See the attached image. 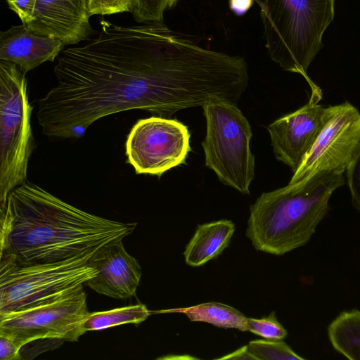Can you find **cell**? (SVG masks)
I'll return each mask as SVG.
<instances>
[{"mask_svg": "<svg viewBox=\"0 0 360 360\" xmlns=\"http://www.w3.org/2000/svg\"><path fill=\"white\" fill-rule=\"evenodd\" d=\"M217 359L255 360V357L248 351L247 345H245L238 349L237 350L231 354H226L224 356L219 357Z\"/></svg>", "mask_w": 360, "mask_h": 360, "instance_id": "obj_27", "label": "cell"}, {"mask_svg": "<svg viewBox=\"0 0 360 360\" xmlns=\"http://www.w3.org/2000/svg\"><path fill=\"white\" fill-rule=\"evenodd\" d=\"M94 252L43 264L0 261V314L33 307L86 283L98 273L87 264Z\"/></svg>", "mask_w": 360, "mask_h": 360, "instance_id": "obj_7", "label": "cell"}, {"mask_svg": "<svg viewBox=\"0 0 360 360\" xmlns=\"http://www.w3.org/2000/svg\"><path fill=\"white\" fill-rule=\"evenodd\" d=\"M190 137L188 127L176 120L159 116L139 120L126 141L127 162L137 174L160 177L185 163L191 151Z\"/></svg>", "mask_w": 360, "mask_h": 360, "instance_id": "obj_9", "label": "cell"}, {"mask_svg": "<svg viewBox=\"0 0 360 360\" xmlns=\"http://www.w3.org/2000/svg\"><path fill=\"white\" fill-rule=\"evenodd\" d=\"M90 16L131 12L133 0H87Z\"/></svg>", "mask_w": 360, "mask_h": 360, "instance_id": "obj_22", "label": "cell"}, {"mask_svg": "<svg viewBox=\"0 0 360 360\" xmlns=\"http://www.w3.org/2000/svg\"><path fill=\"white\" fill-rule=\"evenodd\" d=\"M90 17L87 0H37L32 20L24 25L35 34L75 45L91 35Z\"/></svg>", "mask_w": 360, "mask_h": 360, "instance_id": "obj_13", "label": "cell"}, {"mask_svg": "<svg viewBox=\"0 0 360 360\" xmlns=\"http://www.w3.org/2000/svg\"><path fill=\"white\" fill-rule=\"evenodd\" d=\"M100 24L96 37L57 58V84L38 101L43 134L78 139L112 114L143 110L169 117L218 98L220 70L211 49L162 22Z\"/></svg>", "mask_w": 360, "mask_h": 360, "instance_id": "obj_1", "label": "cell"}, {"mask_svg": "<svg viewBox=\"0 0 360 360\" xmlns=\"http://www.w3.org/2000/svg\"><path fill=\"white\" fill-rule=\"evenodd\" d=\"M325 123L311 149L293 173L295 184L323 172H346L360 143V112L349 101L328 106Z\"/></svg>", "mask_w": 360, "mask_h": 360, "instance_id": "obj_10", "label": "cell"}, {"mask_svg": "<svg viewBox=\"0 0 360 360\" xmlns=\"http://www.w3.org/2000/svg\"><path fill=\"white\" fill-rule=\"evenodd\" d=\"M247 329L255 335L266 340H282L288 332L283 325L278 321L275 311L262 319L248 318Z\"/></svg>", "mask_w": 360, "mask_h": 360, "instance_id": "obj_21", "label": "cell"}, {"mask_svg": "<svg viewBox=\"0 0 360 360\" xmlns=\"http://www.w3.org/2000/svg\"><path fill=\"white\" fill-rule=\"evenodd\" d=\"M247 347L255 360L305 359L281 340H255L249 342Z\"/></svg>", "mask_w": 360, "mask_h": 360, "instance_id": "obj_19", "label": "cell"}, {"mask_svg": "<svg viewBox=\"0 0 360 360\" xmlns=\"http://www.w3.org/2000/svg\"><path fill=\"white\" fill-rule=\"evenodd\" d=\"M234 231L235 225L229 219L198 225L185 248L186 263L200 266L218 257L229 246Z\"/></svg>", "mask_w": 360, "mask_h": 360, "instance_id": "obj_15", "label": "cell"}, {"mask_svg": "<svg viewBox=\"0 0 360 360\" xmlns=\"http://www.w3.org/2000/svg\"><path fill=\"white\" fill-rule=\"evenodd\" d=\"M259 6L270 58L283 70L303 76L311 96L321 98V91L307 76V70L333 20L334 0H261Z\"/></svg>", "mask_w": 360, "mask_h": 360, "instance_id": "obj_4", "label": "cell"}, {"mask_svg": "<svg viewBox=\"0 0 360 360\" xmlns=\"http://www.w3.org/2000/svg\"><path fill=\"white\" fill-rule=\"evenodd\" d=\"M255 0H229L231 11L237 15H244L252 6Z\"/></svg>", "mask_w": 360, "mask_h": 360, "instance_id": "obj_26", "label": "cell"}, {"mask_svg": "<svg viewBox=\"0 0 360 360\" xmlns=\"http://www.w3.org/2000/svg\"><path fill=\"white\" fill-rule=\"evenodd\" d=\"M59 39L35 34L23 24L0 34V60L15 63L26 73L42 63L53 62L63 50Z\"/></svg>", "mask_w": 360, "mask_h": 360, "instance_id": "obj_14", "label": "cell"}, {"mask_svg": "<svg viewBox=\"0 0 360 360\" xmlns=\"http://www.w3.org/2000/svg\"><path fill=\"white\" fill-rule=\"evenodd\" d=\"M0 225V261L34 265L95 252L129 236L136 223L86 212L26 181L10 192Z\"/></svg>", "mask_w": 360, "mask_h": 360, "instance_id": "obj_2", "label": "cell"}, {"mask_svg": "<svg viewBox=\"0 0 360 360\" xmlns=\"http://www.w3.org/2000/svg\"><path fill=\"white\" fill-rule=\"evenodd\" d=\"M206 135L202 142L205 165L219 181L242 194H250L255 178V156L250 150V124L238 108L228 101H212L202 106Z\"/></svg>", "mask_w": 360, "mask_h": 360, "instance_id": "obj_6", "label": "cell"}, {"mask_svg": "<svg viewBox=\"0 0 360 360\" xmlns=\"http://www.w3.org/2000/svg\"><path fill=\"white\" fill-rule=\"evenodd\" d=\"M25 74L0 60V213L10 192L27 181L34 147Z\"/></svg>", "mask_w": 360, "mask_h": 360, "instance_id": "obj_5", "label": "cell"}, {"mask_svg": "<svg viewBox=\"0 0 360 360\" xmlns=\"http://www.w3.org/2000/svg\"><path fill=\"white\" fill-rule=\"evenodd\" d=\"M343 174L323 172L262 193L250 206L245 235L259 251L283 255L307 244L327 215Z\"/></svg>", "mask_w": 360, "mask_h": 360, "instance_id": "obj_3", "label": "cell"}, {"mask_svg": "<svg viewBox=\"0 0 360 360\" xmlns=\"http://www.w3.org/2000/svg\"><path fill=\"white\" fill-rule=\"evenodd\" d=\"M346 176L352 205L360 213V143L346 170Z\"/></svg>", "mask_w": 360, "mask_h": 360, "instance_id": "obj_23", "label": "cell"}, {"mask_svg": "<svg viewBox=\"0 0 360 360\" xmlns=\"http://www.w3.org/2000/svg\"><path fill=\"white\" fill-rule=\"evenodd\" d=\"M158 312L181 313L191 321L205 322L219 328L248 331V317L236 308L220 302H210L189 307L166 309Z\"/></svg>", "mask_w": 360, "mask_h": 360, "instance_id": "obj_16", "label": "cell"}, {"mask_svg": "<svg viewBox=\"0 0 360 360\" xmlns=\"http://www.w3.org/2000/svg\"><path fill=\"white\" fill-rule=\"evenodd\" d=\"M5 1L9 8L19 17L23 25H27L32 20L37 0Z\"/></svg>", "mask_w": 360, "mask_h": 360, "instance_id": "obj_25", "label": "cell"}, {"mask_svg": "<svg viewBox=\"0 0 360 360\" xmlns=\"http://www.w3.org/2000/svg\"><path fill=\"white\" fill-rule=\"evenodd\" d=\"M22 345L10 335L0 331V359H22L20 351Z\"/></svg>", "mask_w": 360, "mask_h": 360, "instance_id": "obj_24", "label": "cell"}, {"mask_svg": "<svg viewBox=\"0 0 360 360\" xmlns=\"http://www.w3.org/2000/svg\"><path fill=\"white\" fill-rule=\"evenodd\" d=\"M319 101L309 102L267 127L274 153L295 173L316 140L326 121V110Z\"/></svg>", "mask_w": 360, "mask_h": 360, "instance_id": "obj_11", "label": "cell"}, {"mask_svg": "<svg viewBox=\"0 0 360 360\" xmlns=\"http://www.w3.org/2000/svg\"><path fill=\"white\" fill-rule=\"evenodd\" d=\"M90 312L84 284L33 307L0 314V331L22 346L43 338L76 342Z\"/></svg>", "mask_w": 360, "mask_h": 360, "instance_id": "obj_8", "label": "cell"}, {"mask_svg": "<svg viewBox=\"0 0 360 360\" xmlns=\"http://www.w3.org/2000/svg\"><path fill=\"white\" fill-rule=\"evenodd\" d=\"M151 314L152 311L143 304L90 313L83 323V330L86 333L125 323L139 324L147 319Z\"/></svg>", "mask_w": 360, "mask_h": 360, "instance_id": "obj_18", "label": "cell"}, {"mask_svg": "<svg viewBox=\"0 0 360 360\" xmlns=\"http://www.w3.org/2000/svg\"><path fill=\"white\" fill-rule=\"evenodd\" d=\"M97 274L86 282L96 292L115 299L136 295L141 278V267L123 245L122 240L98 248L88 259Z\"/></svg>", "mask_w": 360, "mask_h": 360, "instance_id": "obj_12", "label": "cell"}, {"mask_svg": "<svg viewBox=\"0 0 360 360\" xmlns=\"http://www.w3.org/2000/svg\"><path fill=\"white\" fill-rule=\"evenodd\" d=\"M256 1H257V3L259 4H259H260V2H261V0H256Z\"/></svg>", "mask_w": 360, "mask_h": 360, "instance_id": "obj_28", "label": "cell"}, {"mask_svg": "<svg viewBox=\"0 0 360 360\" xmlns=\"http://www.w3.org/2000/svg\"><path fill=\"white\" fill-rule=\"evenodd\" d=\"M180 0H133L131 13L140 22H162L166 10L173 8Z\"/></svg>", "mask_w": 360, "mask_h": 360, "instance_id": "obj_20", "label": "cell"}, {"mask_svg": "<svg viewBox=\"0 0 360 360\" xmlns=\"http://www.w3.org/2000/svg\"><path fill=\"white\" fill-rule=\"evenodd\" d=\"M329 340L335 351L350 360H360V310L341 312L328 327Z\"/></svg>", "mask_w": 360, "mask_h": 360, "instance_id": "obj_17", "label": "cell"}]
</instances>
